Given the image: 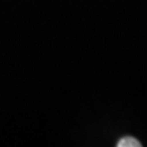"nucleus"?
I'll return each instance as SVG.
<instances>
[{
  "label": "nucleus",
  "instance_id": "obj_1",
  "mask_svg": "<svg viewBox=\"0 0 147 147\" xmlns=\"http://www.w3.org/2000/svg\"><path fill=\"white\" fill-rule=\"evenodd\" d=\"M117 146L119 147H140L142 146V143L139 142L138 139H135V138L127 136V138L120 139L119 143H117Z\"/></svg>",
  "mask_w": 147,
  "mask_h": 147
}]
</instances>
